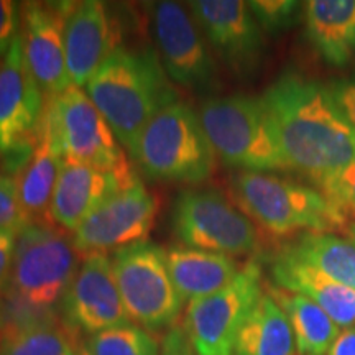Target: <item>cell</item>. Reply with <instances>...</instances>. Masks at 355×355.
<instances>
[{
    "instance_id": "30bf717a",
    "label": "cell",
    "mask_w": 355,
    "mask_h": 355,
    "mask_svg": "<svg viewBox=\"0 0 355 355\" xmlns=\"http://www.w3.org/2000/svg\"><path fill=\"white\" fill-rule=\"evenodd\" d=\"M44 107L20 33L0 63V157L7 170H21L32 157Z\"/></svg>"
},
{
    "instance_id": "2e32d148",
    "label": "cell",
    "mask_w": 355,
    "mask_h": 355,
    "mask_svg": "<svg viewBox=\"0 0 355 355\" xmlns=\"http://www.w3.org/2000/svg\"><path fill=\"white\" fill-rule=\"evenodd\" d=\"M76 2H25L21 40L28 68L44 99L73 86L64 51V21Z\"/></svg>"
},
{
    "instance_id": "836d02e7",
    "label": "cell",
    "mask_w": 355,
    "mask_h": 355,
    "mask_svg": "<svg viewBox=\"0 0 355 355\" xmlns=\"http://www.w3.org/2000/svg\"><path fill=\"white\" fill-rule=\"evenodd\" d=\"M162 355H196L183 326H175L163 337Z\"/></svg>"
},
{
    "instance_id": "ba28073f",
    "label": "cell",
    "mask_w": 355,
    "mask_h": 355,
    "mask_svg": "<svg viewBox=\"0 0 355 355\" xmlns=\"http://www.w3.org/2000/svg\"><path fill=\"white\" fill-rule=\"evenodd\" d=\"M171 229L184 247L229 257L259 247L254 220L214 188L181 191L173 202Z\"/></svg>"
},
{
    "instance_id": "d4e9b609",
    "label": "cell",
    "mask_w": 355,
    "mask_h": 355,
    "mask_svg": "<svg viewBox=\"0 0 355 355\" xmlns=\"http://www.w3.org/2000/svg\"><path fill=\"white\" fill-rule=\"evenodd\" d=\"M282 252L355 290V243L350 239L329 232H306Z\"/></svg>"
},
{
    "instance_id": "5bb4252c",
    "label": "cell",
    "mask_w": 355,
    "mask_h": 355,
    "mask_svg": "<svg viewBox=\"0 0 355 355\" xmlns=\"http://www.w3.org/2000/svg\"><path fill=\"white\" fill-rule=\"evenodd\" d=\"M61 318L74 336H94L132 324L107 254L84 255L76 277L61 301Z\"/></svg>"
},
{
    "instance_id": "ffe728a7",
    "label": "cell",
    "mask_w": 355,
    "mask_h": 355,
    "mask_svg": "<svg viewBox=\"0 0 355 355\" xmlns=\"http://www.w3.org/2000/svg\"><path fill=\"white\" fill-rule=\"evenodd\" d=\"M61 163H63V153L58 145L50 115L44 107L33 153L20 170V176L17 180L21 207L30 224L48 222L46 214L50 216L51 199L60 176Z\"/></svg>"
},
{
    "instance_id": "ac0fdd59",
    "label": "cell",
    "mask_w": 355,
    "mask_h": 355,
    "mask_svg": "<svg viewBox=\"0 0 355 355\" xmlns=\"http://www.w3.org/2000/svg\"><path fill=\"white\" fill-rule=\"evenodd\" d=\"M117 24L110 17L107 3L84 0L74 3L64 21L66 66L71 84L86 86L117 46Z\"/></svg>"
},
{
    "instance_id": "44dd1931",
    "label": "cell",
    "mask_w": 355,
    "mask_h": 355,
    "mask_svg": "<svg viewBox=\"0 0 355 355\" xmlns=\"http://www.w3.org/2000/svg\"><path fill=\"white\" fill-rule=\"evenodd\" d=\"M168 270L183 301H196L214 295L241 273L229 255L191 247H171L166 252Z\"/></svg>"
},
{
    "instance_id": "9c48e42d",
    "label": "cell",
    "mask_w": 355,
    "mask_h": 355,
    "mask_svg": "<svg viewBox=\"0 0 355 355\" xmlns=\"http://www.w3.org/2000/svg\"><path fill=\"white\" fill-rule=\"evenodd\" d=\"M46 110L63 158L137 178L121 141L81 87L71 86L53 97Z\"/></svg>"
},
{
    "instance_id": "6da1fadb",
    "label": "cell",
    "mask_w": 355,
    "mask_h": 355,
    "mask_svg": "<svg viewBox=\"0 0 355 355\" xmlns=\"http://www.w3.org/2000/svg\"><path fill=\"white\" fill-rule=\"evenodd\" d=\"M288 168L321 184L355 162V128L329 86L282 74L261 96Z\"/></svg>"
},
{
    "instance_id": "8fae6325",
    "label": "cell",
    "mask_w": 355,
    "mask_h": 355,
    "mask_svg": "<svg viewBox=\"0 0 355 355\" xmlns=\"http://www.w3.org/2000/svg\"><path fill=\"white\" fill-rule=\"evenodd\" d=\"M155 51L166 76L178 86L194 92L217 89V66L206 37L188 8L180 2L148 3Z\"/></svg>"
},
{
    "instance_id": "1f68e13d",
    "label": "cell",
    "mask_w": 355,
    "mask_h": 355,
    "mask_svg": "<svg viewBox=\"0 0 355 355\" xmlns=\"http://www.w3.org/2000/svg\"><path fill=\"white\" fill-rule=\"evenodd\" d=\"M17 237L19 234L12 230H0V295H3L10 283Z\"/></svg>"
},
{
    "instance_id": "8992f818",
    "label": "cell",
    "mask_w": 355,
    "mask_h": 355,
    "mask_svg": "<svg viewBox=\"0 0 355 355\" xmlns=\"http://www.w3.org/2000/svg\"><path fill=\"white\" fill-rule=\"evenodd\" d=\"M81 254L64 230L48 222H32L17 237L8 296L38 311H53L63 301Z\"/></svg>"
},
{
    "instance_id": "e575fe53",
    "label": "cell",
    "mask_w": 355,
    "mask_h": 355,
    "mask_svg": "<svg viewBox=\"0 0 355 355\" xmlns=\"http://www.w3.org/2000/svg\"><path fill=\"white\" fill-rule=\"evenodd\" d=\"M326 355H355V326L340 331Z\"/></svg>"
},
{
    "instance_id": "f1b7e54d",
    "label": "cell",
    "mask_w": 355,
    "mask_h": 355,
    "mask_svg": "<svg viewBox=\"0 0 355 355\" xmlns=\"http://www.w3.org/2000/svg\"><path fill=\"white\" fill-rule=\"evenodd\" d=\"M28 224L20 202L19 183L8 173H0V230L20 234Z\"/></svg>"
},
{
    "instance_id": "d6986e66",
    "label": "cell",
    "mask_w": 355,
    "mask_h": 355,
    "mask_svg": "<svg viewBox=\"0 0 355 355\" xmlns=\"http://www.w3.org/2000/svg\"><path fill=\"white\" fill-rule=\"evenodd\" d=\"M272 277L282 290L298 293L316 303L339 327L355 326V290L291 259L282 250L275 255Z\"/></svg>"
},
{
    "instance_id": "d6a6232c",
    "label": "cell",
    "mask_w": 355,
    "mask_h": 355,
    "mask_svg": "<svg viewBox=\"0 0 355 355\" xmlns=\"http://www.w3.org/2000/svg\"><path fill=\"white\" fill-rule=\"evenodd\" d=\"M329 89L345 119L355 128V78L332 83Z\"/></svg>"
},
{
    "instance_id": "8d00e7d4",
    "label": "cell",
    "mask_w": 355,
    "mask_h": 355,
    "mask_svg": "<svg viewBox=\"0 0 355 355\" xmlns=\"http://www.w3.org/2000/svg\"><path fill=\"white\" fill-rule=\"evenodd\" d=\"M347 235H349L350 241H352V242L355 243V224H352V225H350V227L347 229Z\"/></svg>"
},
{
    "instance_id": "7a4b0ae2",
    "label": "cell",
    "mask_w": 355,
    "mask_h": 355,
    "mask_svg": "<svg viewBox=\"0 0 355 355\" xmlns=\"http://www.w3.org/2000/svg\"><path fill=\"white\" fill-rule=\"evenodd\" d=\"M86 94L135 162L141 132L159 110L178 101L157 51L117 44L99 66Z\"/></svg>"
},
{
    "instance_id": "484cf974",
    "label": "cell",
    "mask_w": 355,
    "mask_h": 355,
    "mask_svg": "<svg viewBox=\"0 0 355 355\" xmlns=\"http://www.w3.org/2000/svg\"><path fill=\"white\" fill-rule=\"evenodd\" d=\"M74 334L58 318L6 332L0 355H78Z\"/></svg>"
},
{
    "instance_id": "7c38bea8",
    "label": "cell",
    "mask_w": 355,
    "mask_h": 355,
    "mask_svg": "<svg viewBox=\"0 0 355 355\" xmlns=\"http://www.w3.org/2000/svg\"><path fill=\"white\" fill-rule=\"evenodd\" d=\"M260 266L250 261L227 286L191 301L183 329L196 355H234L237 336L261 296Z\"/></svg>"
},
{
    "instance_id": "277c9868",
    "label": "cell",
    "mask_w": 355,
    "mask_h": 355,
    "mask_svg": "<svg viewBox=\"0 0 355 355\" xmlns=\"http://www.w3.org/2000/svg\"><path fill=\"white\" fill-rule=\"evenodd\" d=\"M198 115L216 157L227 166L255 173L290 170L261 97H211Z\"/></svg>"
},
{
    "instance_id": "f546056e",
    "label": "cell",
    "mask_w": 355,
    "mask_h": 355,
    "mask_svg": "<svg viewBox=\"0 0 355 355\" xmlns=\"http://www.w3.org/2000/svg\"><path fill=\"white\" fill-rule=\"evenodd\" d=\"M321 193L326 196L343 214H355V162L340 171L326 178L321 184Z\"/></svg>"
},
{
    "instance_id": "5b68a950",
    "label": "cell",
    "mask_w": 355,
    "mask_h": 355,
    "mask_svg": "<svg viewBox=\"0 0 355 355\" xmlns=\"http://www.w3.org/2000/svg\"><path fill=\"white\" fill-rule=\"evenodd\" d=\"M135 162L150 180L201 184L216 170L212 150L199 115L188 102L175 101L141 132Z\"/></svg>"
},
{
    "instance_id": "e0dca14e",
    "label": "cell",
    "mask_w": 355,
    "mask_h": 355,
    "mask_svg": "<svg viewBox=\"0 0 355 355\" xmlns=\"http://www.w3.org/2000/svg\"><path fill=\"white\" fill-rule=\"evenodd\" d=\"M137 181V178H125L63 158L51 199L50 220L58 227L74 232L101 204Z\"/></svg>"
},
{
    "instance_id": "9a60e30c",
    "label": "cell",
    "mask_w": 355,
    "mask_h": 355,
    "mask_svg": "<svg viewBox=\"0 0 355 355\" xmlns=\"http://www.w3.org/2000/svg\"><path fill=\"white\" fill-rule=\"evenodd\" d=\"M191 15L222 61L241 76H250L265 56L263 30L248 2L242 0H194Z\"/></svg>"
},
{
    "instance_id": "4fadbf2b",
    "label": "cell",
    "mask_w": 355,
    "mask_h": 355,
    "mask_svg": "<svg viewBox=\"0 0 355 355\" xmlns=\"http://www.w3.org/2000/svg\"><path fill=\"white\" fill-rule=\"evenodd\" d=\"M159 201L139 180L114 194L86 217L74 230L73 241L81 255L107 254L109 250L145 242L152 232Z\"/></svg>"
},
{
    "instance_id": "83f0119b",
    "label": "cell",
    "mask_w": 355,
    "mask_h": 355,
    "mask_svg": "<svg viewBox=\"0 0 355 355\" xmlns=\"http://www.w3.org/2000/svg\"><path fill=\"white\" fill-rule=\"evenodd\" d=\"M261 30L270 35L291 28L300 19L303 3L296 0H252L248 2Z\"/></svg>"
},
{
    "instance_id": "3957f363",
    "label": "cell",
    "mask_w": 355,
    "mask_h": 355,
    "mask_svg": "<svg viewBox=\"0 0 355 355\" xmlns=\"http://www.w3.org/2000/svg\"><path fill=\"white\" fill-rule=\"evenodd\" d=\"M230 194L248 219L277 235L296 230L329 232L343 227L347 219L321 191L272 173H235Z\"/></svg>"
},
{
    "instance_id": "74e56055",
    "label": "cell",
    "mask_w": 355,
    "mask_h": 355,
    "mask_svg": "<svg viewBox=\"0 0 355 355\" xmlns=\"http://www.w3.org/2000/svg\"><path fill=\"white\" fill-rule=\"evenodd\" d=\"M78 355H89V352H87V349H86V345H83L81 349H79V354Z\"/></svg>"
},
{
    "instance_id": "603a6c76",
    "label": "cell",
    "mask_w": 355,
    "mask_h": 355,
    "mask_svg": "<svg viewBox=\"0 0 355 355\" xmlns=\"http://www.w3.org/2000/svg\"><path fill=\"white\" fill-rule=\"evenodd\" d=\"M234 355H296L290 321L270 293H261L241 327Z\"/></svg>"
},
{
    "instance_id": "d590c367",
    "label": "cell",
    "mask_w": 355,
    "mask_h": 355,
    "mask_svg": "<svg viewBox=\"0 0 355 355\" xmlns=\"http://www.w3.org/2000/svg\"><path fill=\"white\" fill-rule=\"evenodd\" d=\"M2 336H3V301H2V295H0V343H2Z\"/></svg>"
},
{
    "instance_id": "52a82bcc",
    "label": "cell",
    "mask_w": 355,
    "mask_h": 355,
    "mask_svg": "<svg viewBox=\"0 0 355 355\" xmlns=\"http://www.w3.org/2000/svg\"><path fill=\"white\" fill-rule=\"evenodd\" d=\"M112 268L130 321L148 332L175 327L184 301L173 285L165 248L148 241L121 248Z\"/></svg>"
},
{
    "instance_id": "cb8c5ba5",
    "label": "cell",
    "mask_w": 355,
    "mask_h": 355,
    "mask_svg": "<svg viewBox=\"0 0 355 355\" xmlns=\"http://www.w3.org/2000/svg\"><path fill=\"white\" fill-rule=\"evenodd\" d=\"M268 293L282 306L290 321L296 352L300 355H326L339 336V326L316 303L303 295L278 286H272Z\"/></svg>"
},
{
    "instance_id": "7402d4cb",
    "label": "cell",
    "mask_w": 355,
    "mask_h": 355,
    "mask_svg": "<svg viewBox=\"0 0 355 355\" xmlns=\"http://www.w3.org/2000/svg\"><path fill=\"white\" fill-rule=\"evenodd\" d=\"M306 33L329 64L355 58V0H309L304 3Z\"/></svg>"
},
{
    "instance_id": "4316f807",
    "label": "cell",
    "mask_w": 355,
    "mask_h": 355,
    "mask_svg": "<svg viewBox=\"0 0 355 355\" xmlns=\"http://www.w3.org/2000/svg\"><path fill=\"white\" fill-rule=\"evenodd\" d=\"M86 349L89 355H162L157 339L133 324L97 332L89 337Z\"/></svg>"
},
{
    "instance_id": "4dcf8cb0",
    "label": "cell",
    "mask_w": 355,
    "mask_h": 355,
    "mask_svg": "<svg viewBox=\"0 0 355 355\" xmlns=\"http://www.w3.org/2000/svg\"><path fill=\"white\" fill-rule=\"evenodd\" d=\"M21 7L13 0H0V56H6L21 33Z\"/></svg>"
}]
</instances>
